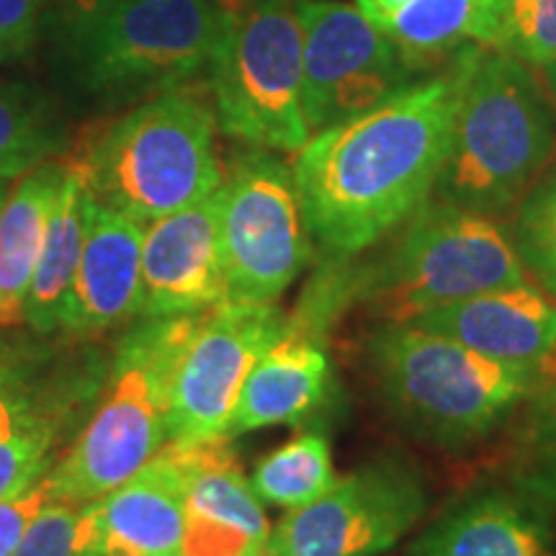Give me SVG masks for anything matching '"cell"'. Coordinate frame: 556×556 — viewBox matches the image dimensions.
<instances>
[{
    "instance_id": "cell-1",
    "label": "cell",
    "mask_w": 556,
    "mask_h": 556,
    "mask_svg": "<svg viewBox=\"0 0 556 556\" xmlns=\"http://www.w3.org/2000/svg\"><path fill=\"white\" fill-rule=\"evenodd\" d=\"M482 47L420 75L364 114L307 139L291 163L315 245L351 261L394 235L433 197Z\"/></svg>"
},
{
    "instance_id": "cell-2",
    "label": "cell",
    "mask_w": 556,
    "mask_h": 556,
    "mask_svg": "<svg viewBox=\"0 0 556 556\" xmlns=\"http://www.w3.org/2000/svg\"><path fill=\"white\" fill-rule=\"evenodd\" d=\"M217 129L208 88L186 83L103 124L70 155L96 201L150 225L219 189Z\"/></svg>"
},
{
    "instance_id": "cell-3",
    "label": "cell",
    "mask_w": 556,
    "mask_h": 556,
    "mask_svg": "<svg viewBox=\"0 0 556 556\" xmlns=\"http://www.w3.org/2000/svg\"><path fill=\"white\" fill-rule=\"evenodd\" d=\"M556 111L526 60L482 47L471 67L433 199L507 217L554 165Z\"/></svg>"
},
{
    "instance_id": "cell-4",
    "label": "cell",
    "mask_w": 556,
    "mask_h": 556,
    "mask_svg": "<svg viewBox=\"0 0 556 556\" xmlns=\"http://www.w3.org/2000/svg\"><path fill=\"white\" fill-rule=\"evenodd\" d=\"M366 361L387 413L413 435L446 448L482 441L516 417L541 368L486 358L409 323L371 330Z\"/></svg>"
},
{
    "instance_id": "cell-5",
    "label": "cell",
    "mask_w": 556,
    "mask_h": 556,
    "mask_svg": "<svg viewBox=\"0 0 556 556\" xmlns=\"http://www.w3.org/2000/svg\"><path fill=\"white\" fill-rule=\"evenodd\" d=\"M384 242L361 266L336 261L345 299H364L381 323H409L441 304L528 281L503 222L446 201L428 199Z\"/></svg>"
},
{
    "instance_id": "cell-6",
    "label": "cell",
    "mask_w": 556,
    "mask_h": 556,
    "mask_svg": "<svg viewBox=\"0 0 556 556\" xmlns=\"http://www.w3.org/2000/svg\"><path fill=\"white\" fill-rule=\"evenodd\" d=\"M201 315L142 317L122 338L99 409L47 471L52 500L99 503L157 456L173 374Z\"/></svg>"
},
{
    "instance_id": "cell-7",
    "label": "cell",
    "mask_w": 556,
    "mask_h": 556,
    "mask_svg": "<svg viewBox=\"0 0 556 556\" xmlns=\"http://www.w3.org/2000/svg\"><path fill=\"white\" fill-rule=\"evenodd\" d=\"M219 31L206 88L217 127L235 142L299 152L312 131L302 109L304 34L296 0H217Z\"/></svg>"
},
{
    "instance_id": "cell-8",
    "label": "cell",
    "mask_w": 556,
    "mask_h": 556,
    "mask_svg": "<svg viewBox=\"0 0 556 556\" xmlns=\"http://www.w3.org/2000/svg\"><path fill=\"white\" fill-rule=\"evenodd\" d=\"M217 31V0H122L60 52L75 88L124 99L206 78Z\"/></svg>"
},
{
    "instance_id": "cell-9",
    "label": "cell",
    "mask_w": 556,
    "mask_h": 556,
    "mask_svg": "<svg viewBox=\"0 0 556 556\" xmlns=\"http://www.w3.org/2000/svg\"><path fill=\"white\" fill-rule=\"evenodd\" d=\"M217 197L229 299L276 302L315 255L291 168L276 152L248 148L232 157Z\"/></svg>"
},
{
    "instance_id": "cell-10",
    "label": "cell",
    "mask_w": 556,
    "mask_h": 556,
    "mask_svg": "<svg viewBox=\"0 0 556 556\" xmlns=\"http://www.w3.org/2000/svg\"><path fill=\"white\" fill-rule=\"evenodd\" d=\"M304 34L302 109L312 135L364 114L420 75L356 3L296 0Z\"/></svg>"
},
{
    "instance_id": "cell-11",
    "label": "cell",
    "mask_w": 556,
    "mask_h": 556,
    "mask_svg": "<svg viewBox=\"0 0 556 556\" xmlns=\"http://www.w3.org/2000/svg\"><path fill=\"white\" fill-rule=\"evenodd\" d=\"M287 317L276 302H235L204 312L173 374L168 441L201 443L232 438L235 407L248 374L281 338ZM165 441V443H168Z\"/></svg>"
},
{
    "instance_id": "cell-12",
    "label": "cell",
    "mask_w": 556,
    "mask_h": 556,
    "mask_svg": "<svg viewBox=\"0 0 556 556\" xmlns=\"http://www.w3.org/2000/svg\"><path fill=\"white\" fill-rule=\"evenodd\" d=\"M428 492L405 458H377L338 479L328 495L289 510L268 536L281 556H379L426 516Z\"/></svg>"
},
{
    "instance_id": "cell-13",
    "label": "cell",
    "mask_w": 556,
    "mask_h": 556,
    "mask_svg": "<svg viewBox=\"0 0 556 556\" xmlns=\"http://www.w3.org/2000/svg\"><path fill=\"white\" fill-rule=\"evenodd\" d=\"M217 191L144 225L139 317L201 315L229 299Z\"/></svg>"
},
{
    "instance_id": "cell-14",
    "label": "cell",
    "mask_w": 556,
    "mask_h": 556,
    "mask_svg": "<svg viewBox=\"0 0 556 556\" xmlns=\"http://www.w3.org/2000/svg\"><path fill=\"white\" fill-rule=\"evenodd\" d=\"M229 441L232 438L168 441L186 469V533L180 556H253L268 544L274 528Z\"/></svg>"
},
{
    "instance_id": "cell-15",
    "label": "cell",
    "mask_w": 556,
    "mask_h": 556,
    "mask_svg": "<svg viewBox=\"0 0 556 556\" xmlns=\"http://www.w3.org/2000/svg\"><path fill=\"white\" fill-rule=\"evenodd\" d=\"M409 325L441 332L505 364L541 366L556 353V302L531 278L441 304Z\"/></svg>"
},
{
    "instance_id": "cell-16",
    "label": "cell",
    "mask_w": 556,
    "mask_h": 556,
    "mask_svg": "<svg viewBox=\"0 0 556 556\" xmlns=\"http://www.w3.org/2000/svg\"><path fill=\"white\" fill-rule=\"evenodd\" d=\"M142 240V222L103 206L90 193L86 245L62 312V330L99 332L139 315Z\"/></svg>"
},
{
    "instance_id": "cell-17",
    "label": "cell",
    "mask_w": 556,
    "mask_h": 556,
    "mask_svg": "<svg viewBox=\"0 0 556 556\" xmlns=\"http://www.w3.org/2000/svg\"><path fill=\"white\" fill-rule=\"evenodd\" d=\"M330 377V356L319 336L287 319L281 338L248 374L229 435L307 420L328 400Z\"/></svg>"
},
{
    "instance_id": "cell-18",
    "label": "cell",
    "mask_w": 556,
    "mask_h": 556,
    "mask_svg": "<svg viewBox=\"0 0 556 556\" xmlns=\"http://www.w3.org/2000/svg\"><path fill=\"white\" fill-rule=\"evenodd\" d=\"M101 520L109 556H180L186 469L170 443L101 500Z\"/></svg>"
},
{
    "instance_id": "cell-19",
    "label": "cell",
    "mask_w": 556,
    "mask_h": 556,
    "mask_svg": "<svg viewBox=\"0 0 556 556\" xmlns=\"http://www.w3.org/2000/svg\"><path fill=\"white\" fill-rule=\"evenodd\" d=\"M413 556H554L539 505L523 495L479 492L417 541Z\"/></svg>"
},
{
    "instance_id": "cell-20",
    "label": "cell",
    "mask_w": 556,
    "mask_h": 556,
    "mask_svg": "<svg viewBox=\"0 0 556 556\" xmlns=\"http://www.w3.org/2000/svg\"><path fill=\"white\" fill-rule=\"evenodd\" d=\"M65 176L67 155L54 157L21 176L0 204V328L24 323L26 294Z\"/></svg>"
},
{
    "instance_id": "cell-21",
    "label": "cell",
    "mask_w": 556,
    "mask_h": 556,
    "mask_svg": "<svg viewBox=\"0 0 556 556\" xmlns=\"http://www.w3.org/2000/svg\"><path fill=\"white\" fill-rule=\"evenodd\" d=\"M407 65L417 75L448 65L464 47L500 50L503 0H409L387 21Z\"/></svg>"
},
{
    "instance_id": "cell-22",
    "label": "cell",
    "mask_w": 556,
    "mask_h": 556,
    "mask_svg": "<svg viewBox=\"0 0 556 556\" xmlns=\"http://www.w3.org/2000/svg\"><path fill=\"white\" fill-rule=\"evenodd\" d=\"M67 155V176L54 201L50 229L34 270L29 294L24 304V323L37 332L62 328V312L78 270L88 229L90 189L73 155Z\"/></svg>"
},
{
    "instance_id": "cell-23",
    "label": "cell",
    "mask_w": 556,
    "mask_h": 556,
    "mask_svg": "<svg viewBox=\"0 0 556 556\" xmlns=\"http://www.w3.org/2000/svg\"><path fill=\"white\" fill-rule=\"evenodd\" d=\"M60 103L45 88L0 78V180H16L67 150Z\"/></svg>"
},
{
    "instance_id": "cell-24",
    "label": "cell",
    "mask_w": 556,
    "mask_h": 556,
    "mask_svg": "<svg viewBox=\"0 0 556 556\" xmlns=\"http://www.w3.org/2000/svg\"><path fill=\"white\" fill-rule=\"evenodd\" d=\"M338 484L332 451L323 433H299L263 456L250 475V486L263 505L299 510L328 495Z\"/></svg>"
},
{
    "instance_id": "cell-25",
    "label": "cell",
    "mask_w": 556,
    "mask_h": 556,
    "mask_svg": "<svg viewBox=\"0 0 556 556\" xmlns=\"http://www.w3.org/2000/svg\"><path fill=\"white\" fill-rule=\"evenodd\" d=\"M13 556H109L99 503L52 500L26 528Z\"/></svg>"
},
{
    "instance_id": "cell-26",
    "label": "cell",
    "mask_w": 556,
    "mask_h": 556,
    "mask_svg": "<svg viewBox=\"0 0 556 556\" xmlns=\"http://www.w3.org/2000/svg\"><path fill=\"white\" fill-rule=\"evenodd\" d=\"M510 232L528 278L556 302V165L520 201Z\"/></svg>"
},
{
    "instance_id": "cell-27",
    "label": "cell",
    "mask_w": 556,
    "mask_h": 556,
    "mask_svg": "<svg viewBox=\"0 0 556 556\" xmlns=\"http://www.w3.org/2000/svg\"><path fill=\"white\" fill-rule=\"evenodd\" d=\"M58 443V417L34 409L0 438V500L37 482L50 471Z\"/></svg>"
},
{
    "instance_id": "cell-28",
    "label": "cell",
    "mask_w": 556,
    "mask_h": 556,
    "mask_svg": "<svg viewBox=\"0 0 556 556\" xmlns=\"http://www.w3.org/2000/svg\"><path fill=\"white\" fill-rule=\"evenodd\" d=\"M500 50L541 67L556 54V0H503Z\"/></svg>"
},
{
    "instance_id": "cell-29",
    "label": "cell",
    "mask_w": 556,
    "mask_h": 556,
    "mask_svg": "<svg viewBox=\"0 0 556 556\" xmlns=\"http://www.w3.org/2000/svg\"><path fill=\"white\" fill-rule=\"evenodd\" d=\"M556 441V353L544 361L531 392L518 407V443L523 448Z\"/></svg>"
},
{
    "instance_id": "cell-30",
    "label": "cell",
    "mask_w": 556,
    "mask_h": 556,
    "mask_svg": "<svg viewBox=\"0 0 556 556\" xmlns=\"http://www.w3.org/2000/svg\"><path fill=\"white\" fill-rule=\"evenodd\" d=\"M47 13L50 0H0V62L34 50Z\"/></svg>"
},
{
    "instance_id": "cell-31",
    "label": "cell",
    "mask_w": 556,
    "mask_h": 556,
    "mask_svg": "<svg viewBox=\"0 0 556 556\" xmlns=\"http://www.w3.org/2000/svg\"><path fill=\"white\" fill-rule=\"evenodd\" d=\"M52 503V490L47 475L37 482L13 492V495L0 500V556H13L26 528L39 516V510Z\"/></svg>"
},
{
    "instance_id": "cell-32",
    "label": "cell",
    "mask_w": 556,
    "mask_h": 556,
    "mask_svg": "<svg viewBox=\"0 0 556 556\" xmlns=\"http://www.w3.org/2000/svg\"><path fill=\"white\" fill-rule=\"evenodd\" d=\"M513 484L536 505L556 507V441L520 451Z\"/></svg>"
},
{
    "instance_id": "cell-33",
    "label": "cell",
    "mask_w": 556,
    "mask_h": 556,
    "mask_svg": "<svg viewBox=\"0 0 556 556\" xmlns=\"http://www.w3.org/2000/svg\"><path fill=\"white\" fill-rule=\"evenodd\" d=\"M122 0H50V26L58 39V47L70 45L73 39H78L88 26H93L96 21L119 5Z\"/></svg>"
},
{
    "instance_id": "cell-34",
    "label": "cell",
    "mask_w": 556,
    "mask_h": 556,
    "mask_svg": "<svg viewBox=\"0 0 556 556\" xmlns=\"http://www.w3.org/2000/svg\"><path fill=\"white\" fill-rule=\"evenodd\" d=\"M34 409L39 407L34 405L26 381L11 366L0 364V438L11 433Z\"/></svg>"
},
{
    "instance_id": "cell-35",
    "label": "cell",
    "mask_w": 556,
    "mask_h": 556,
    "mask_svg": "<svg viewBox=\"0 0 556 556\" xmlns=\"http://www.w3.org/2000/svg\"><path fill=\"white\" fill-rule=\"evenodd\" d=\"M409 0H356V5L366 13V18L371 24H377L379 29H384L387 21L394 16L400 9H405Z\"/></svg>"
},
{
    "instance_id": "cell-36",
    "label": "cell",
    "mask_w": 556,
    "mask_h": 556,
    "mask_svg": "<svg viewBox=\"0 0 556 556\" xmlns=\"http://www.w3.org/2000/svg\"><path fill=\"white\" fill-rule=\"evenodd\" d=\"M539 70H541V80H544L548 99H552L554 106H556V54H554V58H548Z\"/></svg>"
},
{
    "instance_id": "cell-37",
    "label": "cell",
    "mask_w": 556,
    "mask_h": 556,
    "mask_svg": "<svg viewBox=\"0 0 556 556\" xmlns=\"http://www.w3.org/2000/svg\"><path fill=\"white\" fill-rule=\"evenodd\" d=\"M253 556H281V554H278V552H276V548H270V546L266 544V546H263V548H261V552H255Z\"/></svg>"
},
{
    "instance_id": "cell-38",
    "label": "cell",
    "mask_w": 556,
    "mask_h": 556,
    "mask_svg": "<svg viewBox=\"0 0 556 556\" xmlns=\"http://www.w3.org/2000/svg\"><path fill=\"white\" fill-rule=\"evenodd\" d=\"M5 193H9V180H0V204H3Z\"/></svg>"
}]
</instances>
